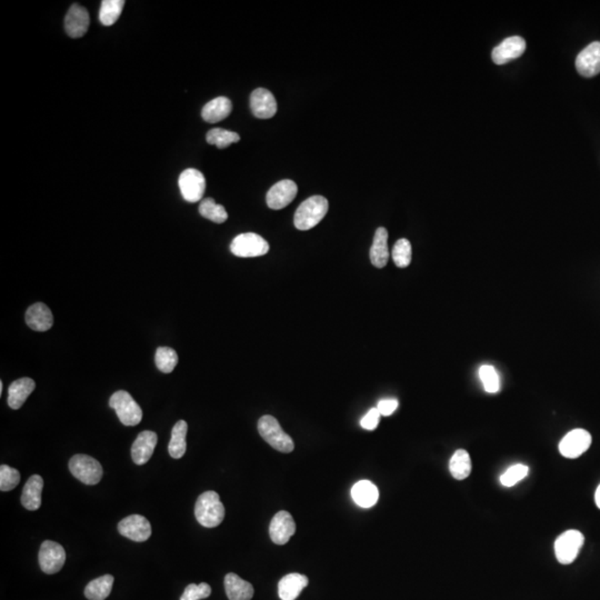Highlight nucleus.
<instances>
[{"instance_id":"2eb2a0df","label":"nucleus","mask_w":600,"mask_h":600,"mask_svg":"<svg viewBox=\"0 0 600 600\" xmlns=\"http://www.w3.org/2000/svg\"><path fill=\"white\" fill-rule=\"evenodd\" d=\"M296 532V524L293 516L288 511L282 510L272 518L269 526V535L276 545H285Z\"/></svg>"},{"instance_id":"72a5a7b5","label":"nucleus","mask_w":600,"mask_h":600,"mask_svg":"<svg viewBox=\"0 0 600 600\" xmlns=\"http://www.w3.org/2000/svg\"><path fill=\"white\" fill-rule=\"evenodd\" d=\"M392 256L397 267H408L412 262V244L409 240L405 238L398 240L395 244Z\"/></svg>"},{"instance_id":"c85d7f7f","label":"nucleus","mask_w":600,"mask_h":600,"mask_svg":"<svg viewBox=\"0 0 600 600\" xmlns=\"http://www.w3.org/2000/svg\"><path fill=\"white\" fill-rule=\"evenodd\" d=\"M114 577L105 575L92 582L85 588V596L90 600H105L112 593Z\"/></svg>"},{"instance_id":"b1692460","label":"nucleus","mask_w":600,"mask_h":600,"mask_svg":"<svg viewBox=\"0 0 600 600\" xmlns=\"http://www.w3.org/2000/svg\"><path fill=\"white\" fill-rule=\"evenodd\" d=\"M232 102L227 97H217L215 100H210L205 105L203 112H201V116H203V119L205 122L215 124V122H222L225 118L228 117L232 112Z\"/></svg>"},{"instance_id":"7ed1b4c3","label":"nucleus","mask_w":600,"mask_h":600,"mask_svg":"<svg viewBox=\"0 0 600 600\" xmlns=\"http://www.w3.org/2000/svg\"><path fill=\"white\" fill-rule=\"evenodd\" d=\"M258 432L264 441L280 453H291L295 448L291 437L282 430L278 420L269 414L258 420Z\"/></svg>"},{"instance_id":"7c9ffc66","label":"nucleus","mask_w":600,"mask_h":600,"mask_svg":"<svg viewBox=\"0 0 600 600\" xmlns=\"http://www.w3.org/2000/svg\"><path fill=\"white\" fill-rule=\"evenodd\" d=\"M124 6V0H104L100 6V23L104 26L114 25L119 19Z\"/></svg>"},{"instance_id":"c756f323","label":"nucleus","mask_w":600,"mask_h":600,"mask_svg":"<svg viewBox=\"0 0 600 600\" xmlns=\"http://www.w3.org/2000/svg\"><path fill=\"white\" fill-rule=\"evenodd\" d=\"M199 214L209 219L211 222L216 223V224H223L228 219V214L224 206L216 204V201L213 198H206L201 200L199 205Z\"/></svg>"},{"instance_id":"58836bf2","label":"nucleus","mask_w":600,"mask_h":600,"mask_svg":"<svg viewBox=\"0 0 600 600\" xmlns=\"http://www.w3.org/2000/svg\"><path fill=\"white\" fill-rule=\"evenodd\" d=\"M380 412L377 408H372L369 410L364 418L360 420V426L366 430H375L378 426L379 420H380Z\"/></svg>"},{"instance_id":"473e14b6","label":"nucleus","mask_w":600,"mask_h":600,"mask_svg":"<svg viewBox=\"0 0 600 600\" xmlns=\"http://www.w3.org/2000/svg\"><path fill=\"white\" fill-rule=\"evenodd\" d=\"M206 140L210 145H216L217 147L223 149L232 144L238 143L240 137L237 132H229L223 128H215L207 132Z\"/></svg>"},{"instance_id":"f704fd0d","label":"nucleus","mask_w":600,"mask_h":600,"mask_svg":"<svg viewBox=\"0 0 600 600\" xmlns=\"http://www.w3.org/2000/svg\"><path fill=\"white\" fill-rule=\"evenodd\" d=\"M479 377L483 382V388L489 394H496L500 388L498 373L496 369L489 365H483L479 369Z\"/></svg>"},{"instance_id":"f8f14e48","label":"nucleus","mask_w":600,"mask_h":600,"mask_svg":"<svg viewBox=\"0 0 600 600\" xmlns=\"http://www.w3.org/2000/svg\"><path fill=\"white\" fill-rule=\"evenodd\" d=\"M298 187L293 181H278L275 183L266 196L268 207L274 210L285 208L297 196Z\"/></svg>"},{"instance_id":"a878e982","label":"nucleus","mask_w":600,"mask_h":600,"mask_svg":"<svg viewBox=\"0 0 600 600\" xmlns=\"http://www.w3.org/2000/svg\"><path fill=\"white\" fill-rule=\"evenodd\" d=\"M351 496L358 506L370 508L378 501L379 491L372 481H360L351 489Z\"/></svg>"},{"instance_id":"9d476101","label":"nucleus","mask_w":600,"mask_h":600,"mask_svg":"<svg viewBox=\"0 0 600 600\" xmlns=\"http://www.w3.org/2000/svg\"><path fill=\"white\" fill-rule=\"evenodd\" d=\"M591 445V436L585 429L568 432L559 443V451L564 457L575 459L586 453Z\"/></svg>"},{"instance_id":"cd10ccee","label":"nucleus","mask_w":600,"mask_h":600,"mask_svg":"<svg viewBox=\"0 0 600 600\" xmlns=\"http://www.w3.org/2000/svg\"><path fill=\"white\" fill-rule=\"evenodd\" d=\"M473 464L469 454L465 449L456 450L449 461V471L454 478L464 481L471 473Z\"/></svg>"},{"instance_id":"ddd939ff","label":"nucleus","mask_w":600,"mask_h":600,"mask_svg":"<svg viewBox=\"0 0 600 600\" xmlns=\"http://www.w3.org/2000/svg\"><path fill=\"white\" fill-rule=\"evenodd\" d=\"M576 69L586 78H591L599 74L600 41H594L580 51L576 58Z\"/></svg>"},{"instance_id":"6e6552de","label":"nucleus","mask_w":600,"mask_h":600,"mask_svg":"<svg viewBox=\"0 0 600 600\" xmlns=\"http://www.w3.org/2000/svg\"><path fill=\"white\" fill-rule=\"evenodd\" d=\"M178 185L183 199L188 203H197L204 197L206 179L197 169L183 171L179 176Z\"/></svg>"},{"instance_id":"e433bc0d","label":"nucleus","mask_w":600,"mask_h":600,"mask_svg":"<svg viewBox=\"0 0 600 600\" xmlns=\"http://www.w3.org/2000/svg\"><path fill=\"white\" fill-rule=\"evenodd\" d=\"M528 471V467L526 465H523V464H517V465L511 466L510 468L507 469L500 476L501 485L505 487L515 486L519 481L526 478Z\"/></svg>"},{"instance_id":"423d86ee","label":"nucleus","mask_w":600,"mask_h":600,"mask_svg":"<svg viewBox=\"0 0 600 600\" xmlns=\"http://www.w3.org/2000/svg\"><path fill=\"white\" fill-rule=\"evenodd\" d=\"M584 542L585 537L575 529L562 532L555 542V555L558 562L562 564H569L575 562Z\"/></svg>"},{"instance_id":"79ce46f5","label":"nucleus","mask_w":600,"mask_h":600,"mask_svg":"<svg viewBox=\"0 0 600 600\" xmlns=\"http://www.w3.org/2000/svg\"><path fill=\"white\" fill-rule=\"evenodd\" d=\"M4 390V384L3 382H0V394H3Z\"/></svg>"},{"instance_id":"39448f33","label":"nucleus","mask_w":600,"mask_h":600,"mask_svg":"<svg viewBox=\"0 0 600 600\" xmlns=\"http://www.w3.org/2000/svg\"><path fill=\"white\" fill-rule=\"evenodd\" d=\"M69 471L85 485H97L102 478V467L100 461L88 455H75L69 461Z\"/></svg>"},{"instance_id":"0eeeda50","label":"nucleus","mask_w":600,"mask_h":600,"mask_svg":"<svg viewBox=\"0 0 600 600\" xmlns=\"http://www.w3.org/2000/svg\"><path fill=\"white\" fill-rule=\"evenodd\" d=\"M230 252L237 257L250 258L264 256L269 252V244L254 232L238 235L230 244Z\"/></svg>"},{"instance_id":"9b49d317","label":"nucleus","mask_w":600,"mask_h":600,"mask_svg":"<svg viewBox=\"0 0 600 600\" xmlns=\"http://www.w3.org/2000/svg\"><path fill=\"white\" fill-rule=\"evenodd\" d=\"M118 530L122 536L137 542H146L151 536L150 523L140 515H132L122 519L118 524Z\"/></svg>"},{"instance_id":"dca6fc26","label":"nucleus","mask_w":600,"mask_h":600,"mask_svg":"<svg viewBox=\"0 0 600 600\" xmlns=\"http://www.w3.org/2000/svg\"><path fill=\"white\" fill-rule=\"evenodd\" d=\"M250 108L255 117L269 119L277 112V102L269 90L258 88L250 96Z\"/></svg>"},{"instance_id":"f3484780","label":"nucleus","mask_w":600,"mask_h":600,"mask_svg":"<svg viewBox=\"0 0 600 600\" xmlns=\"http://www.w3.org/2000/svg\"><path fill=\"white\" fill-rule=\"evenodd\" d=\"M90 14L86 8L77 4L69 8L66 18H65V29L69 37L80 38L84 36L90 28Z\"/></svg>"},{"instance_id":"c9c22d12","label":"nucleus","mask_w":600,"mask_h":600,"mask_svg":"<svg viewBox=\"0 0 600 600\" xmlns=\"http://www.w3.org/2000/svg\"><path fill=\"white\" fill-rule=\"evenodd\" d=\"M21 483V473L8 465L0 466V491H11Z\"/></svg>"},{"instance_id":"1a4fd4ad","label":"nucleus","mask_w":600,"mask_h":600,"mask_svg":"<svg viewBox=\"0 0 600 600\" xmlns=\"http://www.w3.org/2000/svg\"><path fill=\"white\" fill-rule=\"evenodd\" d=\"M39 564L41 570L48 575L60 572L66 562V552L64 547L53 540H46L39 550Z\"/></svg>"},{"instance_id":"4468645a","label":"nucleus","mask_w":600,"mask_h":600,"mask_svg":"<svg viewBox=\"0 0 600 600\" xmlns=\"http://www.w3.org/2000/svg\"><path fill=\"white\" fill-rule=\"evenodd\" d=\"M526 50V41L519 36L509 37L503 41L498 46L493 48L491 58L496 65H505L515 60L524 54Z\"/></svg>"},{"instance_id":"bb28decb","label":"nucleus","mask_w":600,"mask_h":600,"mask_svg":"<svg viewBox=\"0 0 600 600\" xmlns=\"http://www.w3.org/2000/svg\"><path fill=\"white\" fill-rule=\"evenodd\" d=\"M187 432H188V425H187V422L185 420H179V422H176V425L173 426V430H171V441H169L168 451L169 455L173 459H179V458L183 457V455L186 453Z\"/></svg>"},{"instance_id":"ea45409f","label":"nucleus","mask_w":600,"mask_h":600,"mask_svg":"<svg viewBox=\"0 0 600 600\" xmlns=\"http://www.w3.org/2000/svg\"><path fill=\"white\" fill-rule=\"evenodd\" d=\"M398 400H380L377 405V409L379 410L382 416H390L396 412L398 408Z\"/></svg>"},{"instance_id":"412c9836","label":"nucleus","mask_w":600,"mask_h":600,"mask_svg":"<svg viewBox=\"0 0 600 600\" xmlns=\"http://www.w3.org/2000/svg\"><path fill=\"white\" fill-rule=\"evenodd\" d=\"M224 585L229 600H250L254 596L252 584L232 572L226 575Z\"/></svg>"},{"instance_id":"6ab92c4d","label":"nucleus","mask_w":600,"mask_h":600,"mask_svg":"<svg viewBox=\"0 0 600 600\" xmlns=\"http://www.w3.org/2000/svg\"><path fill=\"white\" fill-rule=\"evenodd\" d=\"M26 323L29 328L36 331H47L54 325V316L48 306L43 303L33 304L26 311Z\"/></svg>"},{"instance_id":"2f4dec72","label":"nucleus","mask_w":600,"mask_h":600,"mask_svg":"<svg viewBox=\"0 0 600 600\" xmlns=\"http://www.w3.org/2000/svg\"><path fill=\"white\" fill-rule=\"evenodd\" d=\"M156 366L165 374H171L178 364V355L171 347H159L156 350Z\"/></svg>"},{"instance_id":"f03ea898","label":"nucleus","mask_w":600,"mask_h":600,"mask_svg":"<svg viewBox=\"0 0 600 600\" xmlns=\"http://www.w3.org/2000/svg\"><path fill=\"white\" fill-rule=\"evenodd\" d=\"M328 213V200L323 196H313L306 199L298 207L294 217V224L299 230H309L317 226Z\"/></svg>"},{"instance_id":"4be33fe9","label":"nucleus","mask_w":600,"mask_h":600,"mask_svg":"<svg viewBox=\"0 0 600 600\" xmlns=\"http://www.w3.org/2000/svg\"><path fill=\"white\" fill-rule=\"evenodd\" d=\"M308 578L300 574H289L282 577L278 584V594L282 600H295L303 591L304 588L307 587Z\"/></svg>"},{"instance_id":"aec40b11","label":"nucleus","mask_w":600,"mask_h":600,"mask_svg":"<svg viewBox=\"0 0 600 600\" xmlns=\"http://www.w3.org/2000/svg\"><path fill=\"white\" fill-rule=\"evenodd\" d=\"M36 388V384L28 377L17 379L11 382L8 390V405L9 407L17 410L25 404L26 400L31 396V392Z\"/></svg>"},{"instance_id":"a211bd4d","label":"nucleus","mask_w":600,"mask_h":600,"mask_svg":"<svg viewBox=\"0 0 600 600\" xmlns=\"http://www.w3.org/2000/svg\"><path fill=\"white\" fill-rule=\"evenodd\" d=\"M158 437L156 432L145 430L140 432L132 446V458L137 465H145L153 456L157 446Z\"/></svg>"},{"instance_id":"4c0bfd02","label":"nucleus","mask_w":600,"mask_h":600,"mask_svg":"<svg viewBox=\"0 0 600 600\" xmlns=\"http://www.w3.org/2000/svg\"><path fill=\"white\" fill-rule=\"evenodd\" d=\"M211 595V588L206 582H201L199 585L191 584L181 595V600H200L208 598Z\"/></svg>"},{"instance_id":"5701e85b","label":"nucleus","mask_w":600,"mask_h":600,"mask_svg":"<svg viewBox=\"0 0 600 600\" xmlns=\"http://www.w3.org/2000/svg\"><path fill=\"white\" fill-rule=\"evenodd\" d=\"M43 488V479L41 476L33 475L23 486L21 493V504L28 510H37L41 506V491Z\"/></svg>"},{"instance_id":"a19ab883","label":"nucleus","mask_w":600,"mask_h":600,"mask_svg":"<svg viewBox=\"0 0 600 600\" xmlns=\"http://www.w3.org/2000/svg\"><path fill=\"white\" fill-rule=\"evenodd\" d=\"M595 501L598 508L600 509V485L598 486L597 491L595 493Z\"/></svg>"},{"instance_id":"393cba45","label":"nucleus","mask_w":600,"mask_h":600,"mask_svg":"<svg viewBox=\"0 0 600 600\" xmlns=\"http://www.w3.org/2000/svg\"><path fill=\"white\" fill-rule=\"evenodd\" d=\"M388 232L384 227H379L375 232L374 242L370 250V260L375 267L384 268L388 262Z\"/></svg>"},{"instance_id":"20e7f679","label":"nucleus","mask_w":600,"mask_h":600,"mask_svg":"<svg viewBox=\"0 0 600 600\" xmlns=\"http://www.w3.org/2000/svg\"><path fill=\"white\" fill-rule=\"evenodd\" d=\"M109 406L117 414L122 425L137 426L143 419V410L126 390H118L109 400Z\"/></svg>"},{"instance_id":"f257e3e1","label":"nucleus","mask_w":600,"mask_h":600,"mask_svg":"<svg viewBox=\"0 0 600 600\" xmlns=\"http://www.w3.org/2000/svg\"><path fill=\"white\" fill-rule=\"evenodd\" d=\"M195 516L201 526L215 528L222 524L225 518V507L216 491L201 493L195 505Z\"/></svg>"}]
</instances>
